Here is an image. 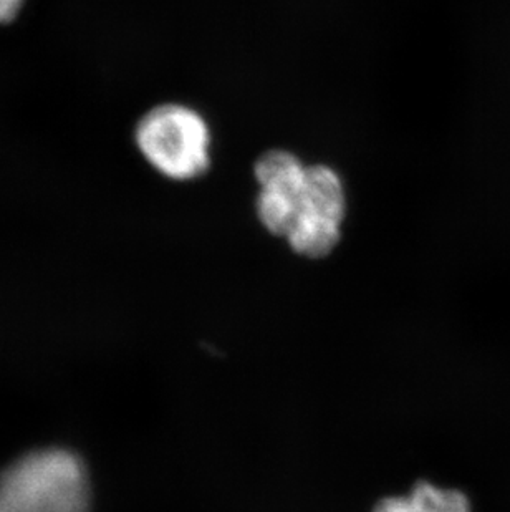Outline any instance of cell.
Returning a JSON list of instances; mask_svg holds the SVG:
<instances>
[{"label": "cell", "mask_w": 510, "mask_h": 512, "mask_svg": "<svg viewBox=\"0 0 510 512\" xmlns=\"http://www.w3.org/2000/svg\"><path fill=\"white\" fill-rule=\"evenodd\" d=\"M87 468L67 450L35 451L0 474V512H90Z\"/></svg>", "instance_id": "1"}, {"label": "cell", "mask_w": 510, "mask_h": 512, "mask_svg": "<svg viewBox=\"0 0 510 512\" xmlns=\"http://www.w3.org/2000/svg\"><path fill=\"white\" fill-rule=\"evenodd\" d=\"M141 155L164 178L193 181L211 168V130L201 113L181 103H161L136 123Z\"/></svg>", "instance_id": "2"}, {"label": "cell", "mask_w": 510, "mask_h": 512, "mask_svg": "<svg viewBox=\"0 0 510 512\" xmlns=\"http://www.w3.org/2000/svg\"><path fill=\"white\" fill-rule=\"evenodd\" d=\"M347 216V193L337 171L327 165L305 168L304 181L292 201L285 239L300 256L320 259L337 247Z\"/></svg>", "instance_id": "3"}, {"label": "cell", "mask_w": 510, "mask_h": 512, "mask_svg": "<svg viewBox=\"0 0 510 512\" xmlns=\"http://www.w3.org/2000/svg\"><path fill=\"white\" fill-rule=\"evenodd\" d=\"M307 166L292 151L275 148L255 161L254 176L260 184L255 201L257 218L274 236L285 237L292 219V201L304 181Z\"/></svg>", "instance_id": "4"}, {"label": "cell", "mask_w": 510, "mask_h": 512, "mask_svg": "<svg viewBox=\"0 0 510 512\" xmlns=\"http://www.w3.org/2000/svg\"><path fill=\"white\" fill-rule=\"evenodd\" d=\"M373 512H471L464 494L434 484L418 483L408 496L383 499Z\"/></svg>", "instance_id": "5"}, {"label": "cell", "mask_w": 510, "mask_h": 512, "mask_svg": "<svg viewBox=\"0 0 510 512\" xmlns=\"http://www.w3.org/2000/svg\"><path fill=\"white\" fill-rule=\"evenodd\" d=\"M22 4H24V0H0V24L15 19Z\"/></svg>", "instance_id": "6"}]
</instances>
